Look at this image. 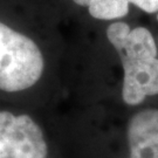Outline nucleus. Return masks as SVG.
<instances>
[{"label":"nucleus","instance_id":"4","mask_svg":"<svg viewBox=\"0 0 158 158\" xmlns=\"http://www.w3.org/2000/svg\"><path fill=\"white\" fill-rule=\"evenodd\" d=\"M127 137L129 158H158V109H144L134 115Z\"/></svg>","mask_w":158,"mask_h":158},{"label":"nucleus","instance_id":"3","mask_svg":"<svg viewBox=\"0 0 158 158\" xmlns=\"http://www.w3.org/2000/svg\"><path fill=\"white\" fill-rule=\"evenodd\" d=\"M44 132L28 115L0 111V158H47Z\"/></svg>","mask_w":158,"mask_h":158},{"label":"nucleus","instance_id":"1","mask_svg":"<svg viewBox=\"0 0 158 158\" xmlns=\"http://www.w3.org/2000/svg\"><path fill=\"white\" fill-rule=\"evenodd\" d=\"M107 38L123 67V101L128 106H138L148 96L158 95V47L151 32L115 21L108 26Z\"/></svg>","mask_w":158,"mask_h":158},{"label":"nucleus","instance_id":"2","mask_svg":"<svg viewBox=\"0 0 158 158\" xmlns=\"http://www.w3.org/2000/svg\"><path fill=\"white\" fill-rule=\"evenodd\" d=\"M44 55L33 40L0 21V90L17 93L40 80Z\"/></svg>","mask_w":158,"mask_h":158},{"label":"nucleus","instance_id":"7","mask_svg":"<svg viewBox=\"0 0 158 158\" xmlns=\"http://www.w3.org/2000/svg\"><path fill=\"white\" fill-rule=\"evenodd\" d=\"M157 20H158V12H157Z\"/></svg>","mask_w":158,"mask_h":158},{"label":"nucleus","instance_id":"6","mask_svg":"<svg viewBox=\"0 0 158 158\" xmlns=\"http://www.w3.org/2000/svg\"><path fill=\"white\" fill-rule=\"evenodd\" d=\"M129 4L135 5L145 13L152 14L158 12V0H128Z\"/></svg>","mask_w":158,"mask_h":158},{"label":"nucleus","instance_id":"5","mask_svg":"<svg viewBox=\"0 0 158 158\" xmlns=\"http://www.w3.org/2000/svg\"><path fill=\"white\" fill-rule=\"evenodd\" d=\"M76 5L88 8L93 18L98 20H118L129 13L128 0H73Z\"/></svg>","mask_w":158,"mask_h":158}]
</instances>
